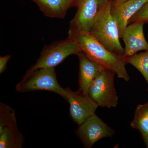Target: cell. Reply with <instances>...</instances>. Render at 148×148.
Listing matches in <instances>:
<instances>
[{
	"mask_svg": "<svg viewBox=\"0 0 148 148\" xmlns=\"http://www.w3.org/2000/svg\"><path fill=\"white\" fill-rule=\"evenodd\" d=\"M111 5L110 1L99 10L89 32L108 50L123 56L124 49L120 42L117 25L111 14Z\"/></svg>",
	"mask_w": 148,
	"mask_h": 148,
	"instance_id": "7a4b0ae2",
	"label": "cell"
},
{
	"mask_svg": "<svg viewBox=\"0 0 148 148\" xmlns=\"http://www.w3.org/2000/svg\"><path fill=\"white\" fill-rule=\"evenodd\" d=\"M11 57V55H7L0 57V73L2 74L6 69L7 65Z\"/></svg>",
	"mask_w": 148,
	"mask_h": 148,
	"instance_id": "ac0fdd59",
	"label": "cell"
},
{
	"mask_svg": "<svg viewBox=\"0 0 148 148\" xmlns=\"http://www.w3.org/2000/svg\"><path fill=\"white\" fill-rule=\"evenodd\" d=\"M77 7L76 13L71 21L70 28L90 32L100 10L99 0H79Z\"/></svg>",
	"mask_w": 148,
	"mask_h": 148,
	"instance_id": "ba28073f",
	"label": "cell"
},
{
	"mask_svg": "<svg viewBox=\"0 0 148 148\" xmlns=\"http://www.w3.org/2000/svg\"><path fill=\"white\" fill-rule=\"evenodd\" d=\"M110 0H99V9L101 10Z\"/></svg>",
	"mask_w": 148,
	"mask_h": 148,
	"instance_id": "ffe728a7",
	"label": "cell"
},
{
	"mask_svg": "<svg viewBox=\"0 0 148 148\" xmlns=\"http://www.w3.org/2000/svg\"><path fill=\"white\" fill-rule=\"evenodd\" d=\"M17 125L15 111L4 103L0 104V131L7 127Z\"/></svg>",
	"mask_w": 148,
	"mask_h": 148,
	"instance_id": "2e32d148",
	"label": "cell"
},
{
	"mask_svg": "<svg viewBox=\"0 0 148 148\" xmlns=\"http://www.w3.org/2000/svg\"><path fill=\"white\" fill-rule=\"evenodd\" d=\"M145 22L135 21L127 26L122 38L125 45L123 56L128 57L138 51L148 50V44L143 32Z\"/></svg>",
	"mask_w": 148,
	"mask_h": 148,
	"instance_id": "9c48e42d",
	"label": "cell"
},
{
	"mask_svg": "<svg viewBox=\"0 0 148 148\" xmlns=\"http://www.w3.org/2000/svg\"><path fill=\"white\" fill-rule=\"evenodd\" d=\"M77 55L78 57L79 65V90L88 92L90 83L104 68L82 51Z\"/></svg>",
	"mask_w": 148,
	"mask_h": 148,
	"instance_id": "8fae6325",
	"label": "cell"
},
{
	"mask_svg": "<svg viewBox=\"0 0 148 148\" xmlns=\"http://www.w3.org/2000/svg\"><path fill=\"white\" fill-rule=\"evenodd\" d=\"M76 133L85 147L90 148L99 140L110 137L115 131L94 114L80 125Z\"/></svg>",
	"mask_w": 148,
	"mask_h": 148,
	"instance_id": "52a82bcc",
	"label": "cell"
},
{
	"mask_svg": "<svg viewBox=\"0 0 148 148\" xmlns=\"http://www.w3.org/2000/svg\"><path fill=\"white\" fill-rule=\"evenodd\" d=\"M138 21H148V0L130 18L128 24Z\"/></svg>",
	"mask_w": 148,
	"mask_h": 148,
	"instance_id": "e0dca14e",
	"label": "cell"
},
{
	"mask_svg": "<svg viewBox=\"0 0 148 148\" xmlns=\"http://www.w3.org/2000/svg\"><path fill=\"white\" fill-rule=\"evenodd\" d=\"M68 38L75 41L82 52L92 61L113 71L119 78L127 82L130 79L125 68L127 63L123 56L108 50L90 32L70 28Z\"/></svg>",
	"mask_w": 148,
	"mask_h": 148,
	"instance_id": "6da1fadb",
	"label": "cell"
},
{
	"mask_svg": "<svg viewBox=\"0 0 148 148\" xmlns=\"http://www.w3.org/2000/svg\"><path fill=\"white\" fill-rule=\"evenodd\" d=\"M125 59L127 64H131L142 74L147 84L148 90V50L125 57Z\"/></svg>",
	"mask_w": 148,
	"mask_h": 148,
	"instance_id": "9a60e30c",
	"label": "cell"
},
{
	"mask_svg": "<svg viewBox=\"0 0 148 148\" xmlns=\"http://www.w3.org/2000/svg\"><path fill=\"white\" fill-rule=\"evenodd\" d=\"M112 5H116L121 3L128 0H110Z\"/></svg>",
	"mask_w": 148,
	"mask_h": 148,
	"instance_id": "44dd1931",
	"label": "cell"
},
{
	"mask_svg": "<svg viewBox=\"0 0 148 148\" xmlns=\"http://www.w3.org/2000/svg\"><path fill=\"white\" fill-rule=\"evenodd\" d=\"M64 89V98L70 104L71 118L78 125L82 124L86 120L95 114L98 106L88 92L79 90L73 91L68 87Z\"/></svg>",
	"mask_w": 148,
	"mask_h": 148,
	"instance_id": "8992f818",
	"label": "cell"
},
{
	"mask_svg": "<svg viewBox=\"0 0 148 148\" xmlns=\"http://www.w3.org/2000/svg\"><path fill=\"white\" fill-rule=\"evenodd\" d=\"M112 70L103 68L88 87V93L98 107L110 108L117 106L118 97L114 86V75Z\"/></svg>",
	"mask_w": 148,
	"mask_h": 148,
	"instance_id": "277c9868",
	"label": "cell"
},
{
	"mask_svg": "<svg viewBox=\"0 0 148 148\" xmlns=\"http://www.w3.org/2000/svg\"><path fill=\"white\" fill-rule=\"evenodd\" d=\"M141 136L144 143L145 144L146 147L147 148H148V136L145 135H141Z\"/></svg>",
	"mask_w": 148,
	"mask_h": 148,
	"instance_id": "7402d4cb",
	"label": "cell"
},
{
	"mask_svg": "<svg viewBox=\"0 0 148 148\" xmlns=\"http://www.w3.org/2000/svg\"><path fill=\"white\" fill-rule=\"evenodd\" d=\"M24 143V137L17 126L0 132L1 148H21Z\"/></svg>",
	"mask_w": 148,
	"mask_h": 148,
	"instance_id": "4fadbf2b",
	"label": "cell"
},
{
	"mask_svg": "<svg viewBox=\"0 0 148 148\" xmlns=\"http://www.w3.org/2000/svg\"><path fill=\"white\" fill-rule=\"evenodd\" d=\"M130 125L139 130L141 135L148 136V102L137 106Z\"/></svg>",
	"mask_w": 148,
	"mask_h": 148,
	"instance_id": "5bb4252c",
	"label": "cell"
},
{
	"mask_svg": "<svg viewBox=\"0 0 148 148\" xmlns=\"http://www.w3.org/2000/svg\"><path fill=\"white\" fill-rule=\"evenodd\" d=\"M80 51L78 45L71 39L68 38L66 40L55 42L44 47L36 63L25 75H29L38 69L54 68L69 56L77 55Z\"/></svg>",
	"mask_w": 148,
	"mask_h": 148,
	"instance_id": "3957f363",
	"label": "cell"
},
{
	"mask_svg": "<svg viewBox=\"0 0 148 148\" xmlns=\"http://www.w3.org/2000/svg\"><path fill=\"white\" fill-rule=\"evenodd\" d=\"M148 0H128L121 3L112 5L111 13L117 25L122 38L130 18Z\"/></svg>",
	"mask_w": 148,
	"mask_h": 148,
	"instance_id": "30bf717a",
	"label": "cell"
},
{
	"mask_svg": "<svg viewBox=\"0 0 148 148\" xmlns=\"http://www.w3.org/2000/svg\"><path fill=\"white\" fill-rule=\"evenodd\" d=\"M79 1V0H66L67 2L69 3L70 8L72 7L75 6H77Z\"/></svg>",
	"mask_w": 148,
	"mask_h": 148,
	"instance_id": "d6986e66",
	"label": "cell"
},
{
	"mask_svg": "<svg viewBox=\"0 0 148 148\" xmlns=\"http://www.w3.org/2000/svg\"><path fill=\"white\" fill-rule=\"evenodd\" d=\"M38 5L46 16L64 18L70 8L66 0H31Z\"/></svg>",
	"mask_w": 148,
	"mask_h": 148,
	"instance_id": "7c38bea8",
	"label": "cell"
},
{
	"mask_svg": "<svg viewBox=\"0 0 148 148\" xmlns=\"http://www.w3.org/2000/svg\"><path fill=\"white\" fill-rule=\"evenodd\" d=\"M15 89L18 92H26L36 90H46L56 93L64 98L65 91L56 78L53 68L36 70L28 75H24Z\"/></svg>",
	"mask_w": 148,
	"mask_h": 148,
	"instance_id": "5b68a950",
	"label": "cell"
}]
</instances>
